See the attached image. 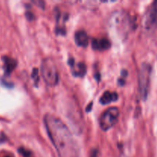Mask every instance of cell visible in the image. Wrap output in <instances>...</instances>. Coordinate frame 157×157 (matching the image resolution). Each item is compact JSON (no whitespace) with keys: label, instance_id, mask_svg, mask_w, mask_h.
Returning <instances> with one entry per match:
<instances>
[{"label":"cell","instance_id":"1","mask_svg":"<svg viewBox=\"0 0 157 157\" xmlns=\"http://www.w3.org/2000/svg\"><path fill=\"white\" fill-rule=\"evenodd\" d=\"M44 124L49 138L59 157H78L77 143L68 127L59 118L46 114Z\"/></svg>","mask_w":157,"mask_h":157},{"label":"cell","instance_id":"2","mask_svg":"<svg viewBox=\"0 0 157 157\" xmlns=\"http://www.w3.org/2000/svg\"><path fill=\"white\" fill-rule=\"evenodd\" d=\"M41 73L43 80L47 85L53 87L58 83L59 75L55 61L50 58L42 61L41 64Z\"/></svg>","mask_w":157,"mask_h":157},{"label":"cell","instance_id":"3","mask_svg":"<svg viewBox=\"0 0 157 157\" xmlns=\"http://www.w3.org/2000/svg\"><path fill=\"white\" fill-rule=\"evenodd\" d=\"M130 25L128 15L123 12H114L110 19V27L117 35L125 37Z\"/></svg>","mask_w":157,"mask_h":157},{"label":"cell","instance_id":"4","mask_svg":"<svg viewBox=\"0 0 157 157\" xmlns=\"http://www.w3.org/2000/svg\"><path fill=\"white\" fill-rule=\"evenodd\" d=\"M152 67L148 63H144L141 65L138 75L139 90L141 98L146 101L150 91V78H151Z\"/></svg>","mask_w":157,"mask_h":157},{"label":"cell","instance_id":"5","mask_svg":"<svg viewBox=\"0 0 157 157\" xmlns=\"http://www.w3.org/2000/svg\"><path fill=\"white\" fill-rule=\"evenodd\" d=\"M119 109L116 107H111L101 114L99 124L101 130L107 131L111 129L117 122L119 117Z\"/></svg>","mask_w":157,"mask_h":157},{"label":"cell","instance_id":"6","mask_svg":"<svg viewBox=\"0 0 157 157\" xmlns=\"http://www.w3.org/2000/svg\"><path fill=\"white\" fill-rule=\"evenodd\" d=\"M144 27L147 30H153L157 27V0L153 2L146 12Z\"/></svg>","mask_w":157,"mask_h":157},{"label":"cell","instance_id":"7","mask_svg":"<svg viewBox=\"0 0 157 157\" xmlns=\"http://www.w3.org/2000/svg\"><path fill=\"white\" fill-rule=\"evenodd\" d=\"M68 64H70L71 67L72 74L75 77H84L85 75L86 71H87V67L84 63L79 62L78 64H75V59L74 58H70L68 60Z\"/></svg>","mask_w":157,"mask_h":157},{"label":"cell","instance_id":"8","mask_svg":"<svg viewBox=\"0 0 157 157\" xmlns=\"http://www.w3.org/2000/svg\"><path fill=\"white\" fill-rule=\"evenodd\" d=\"M75 43L79 47L85 48L89 44V38L87 34L84 31H78L75 35Z\"/></svg>","mask_w":157,"mask_h":157},{"label":"cell","instance_id":"9","mask_svg":"<svg viewBox=\"0 0 157 157\" xmlns=\"http://www.w3.org/2000/svg\"><path fill=\"white\" fill-rule=\"evenodd\" d=\"M92 48L94 50L104 51L109 49L110 47V43L107 38H103L101 39H93L92 40Z\"/></svg>","mask_w":157,"mask_h":157},{"label":"cell","instance_id":"10","mask_svg":"<svg viewBox=\"0 0 157 157\" xmlns=\"http://www.w3.org/2000/svg\"><path fill=\"white\" fill-rule=\"evenodd\" d=\"M118 98V94L116 92L106 91L100 99V102L102 104H108L111 102L116 101Z\"/></svg>","mask_w":157,"mask_h":157},{"label":"cell","instance_id":"11","mask_svg":"<svg viewBox=\"0 0 157 157\" xmlns=\"http://www.w3.org/2000/svg\"><path fill=\"white\" fill-rule=\"evenodd\" d=\"M4 60V65H5V71L7 75H9L12 73V71L15 68L17 65V62L15 60L12 59V58H9V57H4L3 58Z\"/></svg>","mask_w":157,"mask_h":157},{"label":"cell","instance_id":"12","mask_svg":"<svg viewBox=\"0 0 157 157\" xmlns=\"http://www.w3.org/2000/svg\"><path fill=\"white\" fill-rule=\"evenodd\" d=\"M18 152H19L20 155L22 157H33L32 153H31L29 150H26L25 148H20L18 149Z\"/></svg>","mask_w":157,"mask_h":157},{"label":"cell","instance_id":"13","mask_svg":"<svg viewBox=\"0 0 157 157\" xmlns=\"http://www.w3.org/2000/svg\"><path fill=\"white\" fill-rule=\"evenodd\" d=\"M32 78H33V81H35V83L38 82L39 81V75H38V70L37 68H34L33 69V71H32Z\"/></svg>","mask_w":157,"mask_h":157},{"label":"cell","instance_id":"14","mask_svg":"<svg viewBox=\"0 0 157 157\" xmlns=\"http://www.w3.org/2000/svg\"><path fill=\"white\" fill-rule=\"evenodd\" d=\"M32 2L35 5H36L38 7L41 8V9H44V2L43 1H40V0H35V1H32Z\"/></svg>","mask_w":157,"mask_h":157},{"label":"cell","instance_id":"15","mask_svg":"<svg viewBox=\"0 0 157 157\" xmlns=\"http://www.w3.org/2000/svg\"><path fill=\"white\" fill-rule=\"evenodd\" d=\"M26 16H27L28 19H29V20H32L34 18V15H32V14L31 13V12H28L27 13H26Z\"/></svg>","mask_w":157,"mask_h":157},{"label":"cell","instance_id":"16","mask_svg":"<svg viewBox=\"0 0 157 157\" xmlns=\"http://www.w3.org/2000/svg\"><path fill=\"white\" fill-rule=\"evenodd\" d=\"M98 156V150H93V152L91 153V155H90V157H97Z\"/></svg>","mask_w":157,"mask_h":157},{"label":"cell","instance_id":"17","mask_svg":"<svg viewBox=\"0 0 157 157\" xmlns=\"http://www.w3.org/2000/svg\"><path fill=\"white\" fill-rule=\"evenodd\" d=\"M92 104H93V103H90V104H89V106H88V107H87V109H86V110H87V112H89V111H90V108L91 109V107H92Z\"/></svg>","mask_w":157,"mask_h":157},{"label":"cell","instance_id":"18","mask_svg":"<svg viewBox=\"0 0 157 157\" xmlns=\"http://www.w3.org/2000/svg\"><path fill=\"white\" fill-rule=\"evenodd\" d=\"M5 157H12V156H5Z\"/></svg>","mask_w":157,"mask_h":157}]
</instances>
